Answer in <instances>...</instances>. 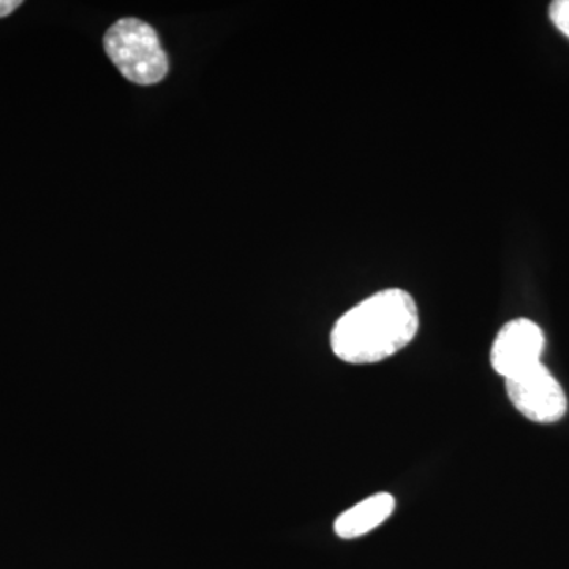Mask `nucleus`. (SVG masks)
Masks as SVG:
<instances>
[{
    "mask_svg": "<svg viewBox=\"0 0 569 569\" xmlns=\"http://www.w3.org/2000/svg\"><path fill=\"white\" fill-rule=\"evenodd\" d=\"M549 18L552 24L569 39V0H556L550 3Z\"/></svg>",
    "mask_w": 569,
    "mask_h": 569,
    "instance_id": "nucleus-6",
    "label": "nucleus"
},
{
    "mask_svg": "<svg viewBox=\"0 0 569 569\" xmlns=\"http://www.w3.org/2000/svg\"><path fill=\"white\" fill-rule=\"evenodd\" d=\"M545 347L542 329L527 318H516L498 331L490 350V365L507 380L539 365Z\"/></svg>",
    "mask_w": 569,
    "mask_h": 569,
    "instance_id": "nucleus-4",
    "label": "nucleus"
},
{
    "mask_svg": "<svg viewBox=\"0 0 569 569\" xmlns=\"http://www.w3.org/2000/svg\"><path fill=\"white\" fill-rule=\"evenodd\" d=\"M103 47L122 77L134 84L152 86L167 78V52L148 22L122 18L104 33Z\"/></svg>",
    "mask_w": 569,
    "mask_h": 569,
    "instance_id": "nucleus-2",
    "label": "nucleus"
},
{
    "mask_svg": "<svg viewBox=\"0 0 569 569\" xmlns=\"http://www.w3.org/2000/svg\"><path fill=\"white\" fill-rule=\"evenodd\" d=\"M20 6V0H0V18L9 17Z\"/></svg>",
    "mask_w": 569,
    "mask_h": 569,
    "instance_id": "nucleus-7",
    "label": "nucleus"
},
{
    "mask_svg": "<svg viewBox=\"0 0 569 569\" xmlns=\"http://www.w3.org/2000/svg\"><path fill=\"white\" fill-rule=\"evenodd\" d=\"M505 383L512 406L530 421L553 425L567 415V395L542 362L507 378Z\"/></svg>",
    "mask_w": 569,
    "mask_h": 569,
    "instance_id": "nucleus-3",
    "label": "nucleus"
},
{
    "mask_svg": "<svg viewBox=\"0 0 569 569\" xmlns=\"http://www.w3.org/2000/svg\"><path fill=\"white\" fill-rule=\"evenodd\" d=\"M419 313L413 296L387 288L359 302L337 320L331 348L348 365H373L391 358L415 339Z\"/></svg>",
    "mask_w": 569,
    "mask_h": 569,
    "instance_id": "nucleus-1",
    "label": "nucleus"
},
{
    "mask_svg": "<svg viewBox=\"0 0 569 569\" xmlns=\"http://www.w3.org/2000/svg\"><path fill=\"white\" fill-rule=\"evenodd\" d=\"M396 509V498L388 492L376 493L361 503L342 512L335 522L337 537L355 539L365 537L391 518Z\"/></svg>",
    "mask_w": 569,
    "mask_h": 569,
    "instance_id": "nucleus-5",
    "label": "nucleus"
}]
</instances>
